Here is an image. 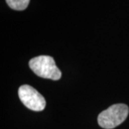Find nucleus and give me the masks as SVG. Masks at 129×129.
Returning <instances> with one entry per match:
<instances>
[{
  "instance_id": "obj_1",
  "label": "nucleus",
  "mask_w": 129,
  "mask_h": 129,
  "mask_svg": "<svg viewBox=\"0 0 129 129\" xmlns=\"http://www.w3.org/2000/svg\"><path fill=\"white\" fill-rule=\"evenodd\" d=\"M128 113L129 108L125 104H114L99 114L98 123L103 128H114L123 123Z\"/></svg>"
},
{
  "instance_id": "obj_2",
  "label": "nucleus",
  "mask_w": 129,
  "mask_h": 129,
  "mask_svg": "<svg viewBox=\"0 0 129 129\" xmlns=\"http://www.w3.org/2000/svg\"><path fill=\"white\" fill-rule=\"evenodd\" d=\"M29 65L30 69L39 77L53 80H58L61 78L62 73L50 56L35 57L29 60Z\"/></svg>"
},
{
  "instance_id": "obj_3",
  "label": "nucleus",
  "mask_w": 129,
  "mask_h": 129,
  "mask_svg": "<svg viewBox=\"0 0 129 129\" xmlns=\"http://www.w3.org/2000/svg\"><path fill=\"white\" fill-rule=\"evenodd\" d=\"M20 101L27 108L34 111H43L46 106L45 98L36 89L29 85H23L18 90Z\"/></svg>"
},
{
  "instance_id": "obj_4",
  "label": "nucleus",
  "mask_w": 129,
  "mask_h": 129,
  "mask_svg": "<svg viewBox=\"0 0 129 129\" xmlns=\"http://www.w3.org/2000/svg\"><path fill=\"white\" fill-rule=\"evenodd\" d=\"M6 2L10 8L18 11L26 9L29 3V0H6Z\"/></svg>"
}]
</instances>
